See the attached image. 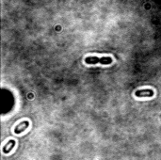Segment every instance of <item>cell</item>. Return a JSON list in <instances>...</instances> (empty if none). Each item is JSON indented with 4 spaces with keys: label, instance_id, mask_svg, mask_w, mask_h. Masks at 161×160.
Segmentation results:
<instances>
[{
    "label": "cell",
    "instance_id": "cell-1",
    "mask_svg": "<svg viewBox=\"0 0 161 160\" xmlns=\"http://www.w3.org/2000/svg\"><path fill=\"white\" fill-rule=\"evenodd\" d=\"M85 62L89 65L101 63L104 65H108L112 63V59L110 56H103V58H97V56H88L85 60Z\"/></svg>",
    "mask_w": 161,
    "mask_h": 160
},
{
    "label": "cell",
    "instance_id": "cell-2",
    "mask_svg": "<svg viewBox=\"0 0 161 160\" xmlns=\"http://www.w3.org/2000/svg\"><path fill=\"white\" fill-rule=\"evenodd\" d=\"M136 97H153L154 96V90L151 89H139L135 91Z\"/></svg>",
    "mask_w": 161,
    "mask_h": 160
},
{
    "label": "cell",
    "instance_id": "cell-3",
    "mask_svg": "<svg viewBox=\"0 0 161 160\" xmlns=\"http://www.w3.org/2000/svg\"><path fill=\"white\" fill-rule=\"evenodd\" d=\"M28 126H29V122H28V121L22 122H20V123L17 125V126L15 127L14 132H15V134H21V133L24 132Z\"/></svg>",
    "mask_w": 161,
    "mask_h": 160
},
{
    "label": "cell",
    "instance_id": "cell-4",
    "mask_svg": "<svg viewBox=\"0 0 161 160\" xmlns=\"http://www.w3.org/2000/svg\"><path fill=\"white\" fill-rule=\"evenodd\" d=\"M14 147H15V140H9L8 143H6L5 146L3 147V153L4 154H9Z\"/></svg>",
    "mask_w": 161,
    "mask_h": 160
}]
</instances>
